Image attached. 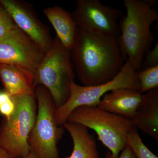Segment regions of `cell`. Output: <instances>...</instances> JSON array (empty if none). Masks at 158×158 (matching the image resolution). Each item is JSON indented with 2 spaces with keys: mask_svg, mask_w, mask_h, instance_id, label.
<instances>
[{
  "mask_svg": "<svg viewBox=\"0 0 158 158\" xmlns=\"http://www.w3.org/2000/svg\"><path fill=\"white\" fill-rule=\"evenodd\" d=\"M106 158H114L111 156L110 153H108ZM116 158H137L131 148L127 145L123 150L119 154V156Z\"/></svg>",
  "mask_w": 158,
  "mask_h": 158,
  "instance_id": "obj_21",
  "label": "cell"
},
{
  "mask_svg": "<svg viewBox=\"0 0 158 158\" xmlns=\"http://www.w3.org/2000/svg\"><path fill=\"white\" fill-rule=\"evenodd\" d=\"M35 94L37 114L28 141L31 152L38 158H60L58 144L64 130L56 121L53 99L48 90L42 85L36 86Z\"/></svg>",
  "mask_w": 158,
  "mask_h": 158,
  "instance_id": "obj_6",
  "label": "cell"
},
{
  "mask_svg": "<svg viewBox=\"0 0 158 158\" xmlns=\"http://www.w3.org/2000/svg\"><path fill=\"white\" fill-rule=\"evenodd\" d=\"M45 54L19 28L0 39V64L16 66L34 77Z\"/></svg>",
  "mask_w": 158,
  "mask_h": 158,
  "instance_id": "obj_8",
  "label": "cell"
},
{
  "mask_svg": "<svg viewBox=\"0 0 158 158\" xmlns=\"http://www.w3.org/2000/svg\"><path fill=\"white\" fill-rule=\"evenodd\" d=\"M70 134L73 141V150L66 158H100L94 138L84 126L66 122L63 125Z\"/></svg>",
  "mask_w": 158,
  "mask_h": 158,
  "instance_id": "obj_14",
  "label": "cell"
},
{
  "mask_svg": "<svg viewBox=\"0 0 158 158\" xmlns=\"http://www.w3.org/2000/svg\"><path fill=\"white\" fill-rule=\"evenodd\" d=\"M128 145L137 158H158L145 145L138 133V129L134 126L129 132L127 138Z\"/></svg>",
  "mask_w": 158,
  "mask_h": 158,
  "instance_id": "obj_16",
  "label": "cell"
},
{
  "mask_svg": "<svg viewBox=\"0 0 158 158\" xmlns=\"http://www.w3.org/2000/svg\"><path fill=\"white\" fill-rule=\"evenodd\" d=\"M71 15L77 27L116 37L120 34L118 21L123 11L105 6L99 0H77Z\"/></svg>",
  "mask_w": 158,
  "mask_h": 158,
  "instance_id": "obj_9",
  "label": "cell"
},
{
  "mask_svg": "<svg viewBox=\"0 0 158 158\" xmlns=\"http://www.w3.org/2000/svg\"><path fill=\"white\" fill-rule=\"evenodd\" d=\"M140 93L158 88V65L138 71Z\"/></svg>",
  "mask_w": 158,
  "mask_h": 158,
  "instance_id": "obj_17",
  "label": "cell"
},
{
  "mask_svg": "<svg viewBox=\"0 0 158 158\" xmlns=\"http://www.w3.org/2000/svg\"><path fill=\"white\" fill-rule=\"evenodd\" d=\"M73 69L70 51L56 36L33 79L35 88L42 85L49 91L56 109L63 106L69 98L71 86L75 77Z\"/></svg>",
  "mask_w": 158,
  "mask_h": 158,
  "instance_id": "obj_3",
  "label": "cell"
},
{
  "mask_svg": "<svg viewBox=\"0 0 158 158\" xmlns=\"http://www.w3.org/2000/svg\"><path fill=\"white\" fill-rule=\"evenodd\" d=\"M24 158H38L37 156L34 155L33 152H30V153L27 156H26Z\"/></svg>",
  "mask_w": 158,
  "mask_h": 158,
  "instance_id": "obj_23",
  "label": "cell"
},
{
  "mask_svg": "<svg viewBox=\"0 0 158 158\" xmlns=\"http://www.w3.org/2000/svg\"><path fill=\"white\" fill-rule=\"evenodd\" d=\"M124 5L127 13L118 22V44L123 56L138 71L154 40L150 27L158 13L146 0H124Z\"/></svg>",
  "mask_w": 158,
  "mask_h": 158,
  "instance_id": "obj_2",
  "label": "cell"
},
{
  "mask_svg": "<svg viewBox=\"0 0 158 158\" xmlns=\"http://www.w3.org/2000/svg\"><path fill=\"white\" fill-rule=\"evenodd\" d=\"M18 28L9 12L0 3V39Z\"/></svg>",
  "mask_w": 158,
  "mask_h": 158,
  "instance_id": "obj_18",
  "label": "cell"
},
{
  "mask_svg": "<svg viewBox=\"0 0 158 158\" xmlns=\"http://www.w3.org/2000/svg\"><path fill=\"white\" fill-rule=\"evenodd\" d=\"M132 120L137 128L158 140V88L143 94L142 100Z\"/></svg>",
  "mask_w": 158,
  "mask_h": 158,
  "instance_id": "obj_12",
  "label": "cell"
},
{
  "mask_svg": "<svg viewBox=\"0 0 158 158\" xmlns=\"http://www.w3.org/2000/svg\"><path fill=\"white\" fill-rule=\"evenodd\" d=\"M0 79L4 90L11 97L20 95H35L34 77L19 68L0 64Z\"/></svg>",
  "mask_w": 158,
  "mask_h": 158,
  "instance_id": "obj_13",
  "label": "cell"
},
{
  "mask_svg": "<svg viewBox=\"0 0 158 158\" xmlns=\"http://www.w3.org/2000/svg\"><path fill=\"white\" fill-rule=\"evenodd\" d=\"M66 122L78 123L94 130L114 158H117L126 147L128 134L135 126L132 120L109 113L97 106L76 108L69 115Z\"/></svg>",
  "mask_w": 158,
  "mask_h": 158,
  "instance_id": "obj_4",
  "label": "cell"
},
{
  "mask_svg": "<svg viewBox=\"0 0 158 158\" xmlns=\"http://www.w3.org/2000/svg\"><path fill=\"white\" fill-rule=\"evenodd\" d=\"M18 27L28 35L46 53L52 47L53 39L47 26L37 17L32 6L19 0H0Z\"/></svg>",
  "mask_w": 158,
  "mask_h": 158,
  "instance_id": "obj_10",
  "label": "cell"
},
{
  "mask_svg": "<svg viewBox=\"0 0 158 158\" xmlns=\"http://www.w3.org/2000/svg\"><path fill=\"white\" fill-rule=\"evenodd\" d=\"M142 96L139 90L128 88L116 89L104 94L97 106L109 113L132 120Z\"/></svg>",
  "mask_w": 158,
  "mask_h": 158,
  "instance_id": "obj_11",
  "label": "cell"
},
{
  "mask_svg": "<svg viewBox=\"0 0 158 158\" xmlns=\"http://www.w3.org/2000/svg\"><path fill=\"white\" fill-rule=\"evenodd\" d=\"M14 112L0 124V147L12 158H24L31 152L28 142L37 114L35 95L13 97Z\"/></svg>",
  "mask_w": 158,
  "mask_h": 158,
  "instance_id": "obj_5",
  "label": "cell"
},
{
  "mask_svg": "<svg viewBox=\"0 0 158 158\" xmlns=\"http://www.w3.org/2000/svg\"><path fill=\"white\" fill-rule=\"evenodd\" d=\"M120 88L139 91L140 90L138 71L128 59L118 74L113 80L105 84L95 86H84L73 82L71 86L70 96L68 101L55 110V118L57 124L59 126H63L69 115L76 108L81 106H97L104 94Z\"/></svg>",
  "mask_w": 158,
  "mask_h": 158,
  "instance_id": "obj_7",
  "label": "cell"
},
{
  "mask_svg": "<svg viewBox=\"0 0 158 158\" xmlns=\"http://www.w3.org/2000/svg\"><path fill=\"white\" fill-rule=\"evenodd\" d=\"M44 13L53 27L57 37L70 51L73 45L77 26L71 13L62 7L55 6L44 9Z\"/></svg>",
  "mask_w": 158,
  "mask_h": 158,
  "instance_id": "obj_15",
  "label": "cell"
},
{
  "mask_svg": "<svg viewBox=\"0 0 158 158\" xmlns=\"http://www.w3.org/2000/svg\"><path fill=\"white\" fill-rule=\"evenodd\" d=\"M70 54L73 68L84 86H97L113 80L126 60L118 37L79 27Z\"/></svg>",
  "mask_w": 158,
  "mask_h": 158,
  "instance_id": "obj_1",
  "label": "cell"
},
{
  "mask_svg": "<svg viewBox=\"0 0 158 158\" xmlns=\"http://www.w3.org/2000/svg\"><path fill=\"white\" fill-rule=\"evenodd\" d=\"M15 102L13 97L6 91L0 90V114L4 118H9L14 112Z\"/></svg>",
  "mask_w": 158,
  "mask_h": 158,
  "instance_id": "obj_19",
  "label": "cell"
},
{
  "mask_svg": "<svg viewBox=\"0 0 158 158\" xmlns=\"http://www.w3.org/2000/svg\"><path fill=\"white\" fill-rule=\"evenodd\" d=\"M158 65V43L152 50H150L144 55L141 70L147 69Z\"/></svg>",
  "mask_w": 158,
  "mask_h": 158,
  "instance_id": "obj_20",
  "label": "cell"
},
{
  "mask_svg": "<svg viewBox=\"0 0 158 158\" xmlns=\"http://www.w3.org/2000/svg\"><path fill=\"white\" fill-rule=\"evenodd\" d=\"M0 158H12L5 150L0 147Z\"/></svg>",
  "mask_w": 158,
  "mask_h": 158,
  "instance_id": "obj_22",
  "label": "cell"
}]
</instances>
